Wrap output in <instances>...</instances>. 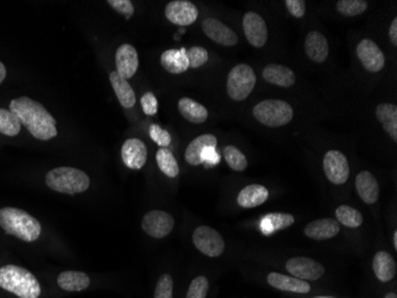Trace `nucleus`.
Returning a JSON list of instances; mask_svg holds the SVG:
<instances>
[{
    "label": "nucleus",
    "instance_id": "nucleus-9",
    "mask_svg": "<svg viewBox=\"0 0 397 298\" xmlns=\"http://www.w3.org/2000/svg\"><path fill=\"white\" fill-rule=\"evenodd\" d=\"M175 220L171 214L162 210L146 212L142 220V228L154 239L166 238L174 230Z\"/></svg>",
    "mask_w": 397,
    "mask_h": 298
},
{
    "label": "nucleus",
    "instance_id": "nucleus-34",
    "mask_svg": "<svg viewBox=\"0 0 397 298\" xmlns=\"http://www.w3.org/2000/svg\"><path fill=\"white\" fill-rule=\"evenodd\" d=\"M224 158L231 169L237 172H243L248 167V159L242 151L235 146H227L224 149Z\"/></svg>",
    "mask_w": 397,
    "mask_h": 298
},
{
    "label": "nucleus",
    "instance_id": "nucleus-25",
    "mask_svg": "<svg viewBox=\"0 0 397 298\" xmlns=\"http://www.w3.org/2000/svg\"><path fill=\"white\" fill-rule=\"evenodd\" d=\"M265 82L280 87H291L295 84V73L286 66L271 64L263 69Z\"/></svg>",
    "mask_w": 397,
    "mask_h": 298
},
{
    "label": "nucleus",
    "instance_id": "nucleus-24",
    "mask_svg": "<svg viewBox=\"0 0 397 298\" xmlns=\"http://www.w3.org/2000/svg\"><path fill=\"white\" fill-rule=\"evenodd\" d=\"M57 286L64 291L80 292L90 288V278L80 271H64L57 277Z\"/></svg>",
    "mask_w": 397,
    "mask_h": 298
},
{
    "label": "nucleus",
    "instance_id": "nucleus-33",
    "mask_svg": "<svg viewBox=\"0 0 397 298\" xmlns=\"http://www.w3.org/2000/svg\"><path fill=\"white\" fill-rule=\"evenodd\" d=\"M21 129V124L18 117L6 109H0V133L6 136H17Z\"/></svg>",
    "mask_w": 397,
    "mask_h": 298
},
{
    "label": "nucleus",
    "instance_id": "nucleus-15",
    "mask_svg": "<svg viewBox=\"0 0 397 298\" xmlns=\"http://www.w3.org/2000/svg\"><path fill=\"white\" fill-rule=\"evenodd\" d=\"M202 30L209 39L222 46L232 47L238 44V36L235 31L215 18L209 17L204 19Z\"/></svg>",
    "mask_w": 397,
    "mask_h": 298
},
{
    "label": "nucleus",
    "instance_id": "nucleus-27",
    "mask_svg": "<svg viewBox=\"0 0 397 298\" xmlns=\"http://www.w3.org/2000/svg\"><path fill=\"white\" fill-rule=\"evenodd\" d=\"M110 82H111L117 98L119 100L120 105L125 109L133 108V105L136 104V95L128 80L122 78L119 74L113 71L110 74Z\"/></svg>",
    "mask_w": 397,
    "mask_h": 298
},
{
    "label": "nucleus",
    "instance_id": "nucleus-10",
    "mask_svg": "<svg viewBox=\"0 0 397 298\" xmlns=\"http://www.w3.org/2000/svg\"><path fill=\"white\" fill-rule=\"evenodd\" d=\"M286 268L293 277L302 281H318L325 273L324 265L304 257H296L288 260Z\"/></svg>",
    "mask_w": 397,
    "mask_h": 298
},
{
    "label": "nucleus",
    "instance_id": "nucleus-3",
    "mask_svg": "<svg viewBox=\"0 0 397 298\" xmlns=\"http://www.w3.org/2000/svg\"><path fill=\"white\" fill-rule=\"evenodd\" d=\"M0 288L19 298H39L42 292L39 279L17 265L0 268Z\"/></svg>",
    "mask_w": 397,
    "mask_h": 298
},
{
    "label": "nucleus",
    "instance_id": "nucleus-42",
    "mask_svg": "<svg viewBox=\"0 0 397 298\" xmlns=\"http://www.w3.org/2000/svg\"><path fill=\"white\" fill-rule=\"evenodd\" d=\"M284 4L291 16H294L295 18H301L304 16L306 3L303 0H286Z\"/></svg>",
    "mask_w": 397,
    "mask_h": 298
},
{
    "label": "nucleus",
    "instance_id": "nucleus-4",
    "mask_svg": "<svg viewBox=\"0 0 397 298\" xmlns=\"http://www.w3.org/2000/svg\"><path fill=\"white\" fill-rule=\"evenodd\" d=\"M46 183L49 189L66 195L81 194L88 190L90 185V177L84 171L68 166L49 171L46 176Z\"/></svg>",
    "mask_w": 397,
    "mask_h": 298
},
{
    "label": "nucleus",
    "instance_id": "nucleus-32",
    "mask_svg": "<svg viewBox=\"0 0 397 298\" xmlns=\"http://www.w3.org/2000/svg\"><path fill=\"white\" fill-rule=\"evenodd\" d=\"M336 216L339 225H345L347 228H358L363 223L362 214L350 205H340L336 210Z\"/></svg>",
    "mask_w": 397,
    "mask_h": 298
},
{
    "label": "nucleus",
    "instance_id": "nucleus-8",
    "mask_svg": "<svg viewBox=\"0 0 397 298\" xmlns=\"http://www.w3.org/2000/svg\"><path fill=\"white\" fill-rule=\"evenodd\" d=\"M324 171L329 182L334 185H342L350 177V165L342 151H329L324 156Z\"/></svg>",
    "mask_w": 397,
    "mask_h": 298
},
{
    "label": "nucleus",
    "instance_id": "nucleus-5",
    "mask_svg": "<svg viewBox=\"0 0 397 298\" xmlns=\"http://www.w3.org/2000/svg\"><path fill=\"white\" fill-rule=\"evenodd\" d=\"M257 121L271 128L286 126L294 117V110L284 100H267L253 108Z\"/></svg>",
    "mask_w": 397,
    "mask_h": 298
},
{
    "label": "nucleus",
    "instance_id": "nucleus-29",
    "mask_svg": "<svg viewBox=\"0 0 397 298\" xmlns=\"http://www.w3.org/2000/svg\"><path fill=\"white\" fill-rule=\"evenodd\" d=\"M377 120L383 126L389 136L397 141V106L394 104H380L376 109Z\"/></svg>",
    "mask_w": 397,
    "mask_h": 298
},
{
    "label": "nucleus",
    "instance_id": "nucleus-35",
    "mask_svg": "<svg viewBox=\"0 0 397 298\" xmlns=\"http://www.w3.org/2000/svg\"><path fill=\"white\" fill-rule=\"evenodd\" d=\"M337 10L345 17H355L367 11V3L364 0H340L337 3Z\"/></svg>",
    "mask_w": 397,
    "mask_h": 298
},
{
    "label": "nucleus",
    "instance_id": "nucleus-45",
    "mask_svg": "<svg viewBox=\"0 0 397 298\" xmlns=\"http://www.w3.org/2000/svg\"><path fill=\"white\" fill-rule=\"evenodd\" d=\"M5 77H6V68H5L4 64L0 62V84L4 82Z\"/></svg>",
    "mask_w": 397,
    "mask_h": 298
},
{
    "label": "nucleus",
    "instance_id": "nucleus-40",
    "mask_svg": "<svg viewBox=\"0 0 397 298\" xmlns=\"http://www.w3.org/2000/svg\"><path fill=\"white\" fill-rule=\"evenodd\" d=\"M141 104L143 111L148 116H154L157 113L158 102L153 92L144 93L143 97H142Z\"/></svg>",
    "mask_w": 397,
    "mask_h": 298
},
{
    "label": "nucleus",
    "instance_id": "nucleus-36",
    "mask_svg": "<svg viewBox=\"0 0 397 298\" xmlns=\"http://www.w3.org/2000/svg\"><path fill=\"white\" fill-rule=\"evenodd\" d=\"M209 281L205 276H199L193 279L186 298H206L209 294Z\"/></svg>",
    "mask_w": 397,
    "mask_h": 298
},
{
    "label": "nucleus",
    "instance_id": "nucleus-23",
    "mask_svg": "<svg viewBox=\"0 0 397 298\" xmlns=\"http://www.w3.org/2000/svg\"><path fill=\"white\" fill-rule=\"evenodd\" d=\"M187 49H169L161 55V65L168 73H184L189 68L188 59L186 55Z\"/></svg>",
    "mask_w": 397,
    "mask_h": 298
},
{
    "label": "nucleus",
    "instance_id": "nucleus-20",
    "mask_svg": "<svg viewBox=\"0 0 397 298\" xmlns=\"http://www.w3.org/2000/svg\"><path fill=\"white\" fill-rule=\"evenodd\" d=\"M304 52L309 60L322 64L329 57V42L319 31H312L307 35L304 42Z\"/></svg>",
    "mask_w": 397,
    "mask_h": 298
},
{
    "label": "nucleus",
    "instance_id": "nucleus-18",
    "mask_svg": "<svg viewBox=\"0 0 397 298\" xmlns=\"http://www.w3.org/2000/svg\"><path fill=\"white\" fill-rule=\"evenodd\" d=\"M304 235L307 238L313 240H329L337 236L340 233V225L337 220L333 218H320V220L313 221L308 223L303 230Z\"/></svg>",
    "mask_w": 397,
    "mask_h": 298
},
{
    "label": "nucleus",
    "instance_id": "nucleus-11",
    "mask_svg": "<svg viewBox=\"0 0 397 298\" xmlns=\"http://www.w3.org/2000/svg\"><path fill=\"white\" fill-rule=\"evenodd\" d=\"M166 17L175 26H191L199 16L197 6L187 0H174L166 6Z\"/></svg>",
    "mask_w": 397,
    "mask_h": 298
},
{
    "label": "nucleus",
    "instance_id": "nucleus-38",
    "mask_svg": "<svg viewBox=\"0 0 397 298\" xmlns=\"http://www.w3.org/2000/svg\"><path fill=\"white\" fill-rule=\"evenodd\" d=\"M186 55L188 59L191 68H199L201 66L205 65L209 57V52L206 50L205 48L197 47V46L189 48L188 50H186Z\"/></svg>",
    "mask_w": 397,
    "mask_h": 298
},
{
    "label": "nucleus",
    "instance_id": "nucleus-17",
    "mask_svg": "<svg viewBox=\"0 0 397 298\" xmlns=\"http://www.w3.org/2000/svg\"><path fill=\"white\" fill-rule=\"evenodd\" d=\"M267 281L273 289L281 291H289L295 294H308L312 286L307 281H302L295 277L286 276L282 273L270 272L267 277Z\"/></svg>",
    "mask_w": 397,
    "mask_h": 298
},
{
    "label": "nucleus",
    "instance_id": "nucleus-13",
    "mask_svg": "<svg viewBox=\"0 0 397 298\" xmlns=\"http://www.w3.org/2000/svg\"><path fill=\"white\" fill-rule=\"evenodd\" d=\"M243 28L249 44L256 48H262L268 39V28L264 19L256 12L245 13Z\"/></svg>",
    "mask_w": 397,
    "mask_h": 298
},
{
    "label": "nucleus",
    "instance_id": "nucleus-44",
    "mask_svg": "<svg viewBox=\"0 0 397 298\" xmlns=\"http://www.w3.org/2000/svg\"><path fill=\"white\" fill-rule=\"evenodd\" d=\"M389 37L394 46H397V18H394L389 29Z\"/></svg>",
    "mask_w": 397,
    "mask_h": 298
},
{
    "label": "nucleus",
    "instance_id": "nucleus-43",
    "mask_svg": "<svg viewBox=\"0 0 397 298\" xmlns=\"http://www.w3.org/2000/svg\"><path fill=\"white\" fill-rule=\"evenodd\" d=\"M220 161V156L215 151V147H207L201 153V164L217 165Z\"/></svg>",
    "mask_w": 397,
    "mask_h": 298
},
{
    "label": "nucleus",
    "instance_id": "nucleus-37",
    "mask_svg": "<svg viewBox=\"0 0 397 298\" xmlns=\"http://www.w3.org/2000/svg\"><path fill=\"white\" fill-rule=\"evenodd\" d=\"M174 281L171 274L164 273L158 278L157 284L155 288L154 298H173Z\"/></svg>",
    "mask_w": 397,
    "mask_h": 298
},
{
    "label": "nucleus",
    "instance_id": "nucleus-16",
    "mask_svg": "<svg viewBox=\"0 0 397 298\" xmlns=\"http://www.w3.org/2000/svg\"><path fill=\"white\" fill-rule=\"evenodd\" d=\"M122 158L128 169H141L148 159V149L139 138H128L122 147Z\"/></svg>",
    "mask_w": 397,
    "mask_h": 298
},
{
    "label": "nucleus",
    "instance_id": "nucleus-31",
    "mask_svg": "<svg viewBox=\"0 0 397 298\" xmlns=\"http://www.w3.org/2000/svg\"><path fill=\"white\" fill-rule=\"evenodd\" d=\"M156 161L158 167L167 177L175 178L179 176V164L176 161L175 156H173L168 148H159L156 153Z\"/></svg>",
    "mask_w": 397,
    "mask_h": 298
},
{
    "label": "nucleus",
    "instance_id": "nucleus-46",
    "mask_svg": "<svg viewBox=\"0 0 397 298\" xmlns=\"http://www.w3.org/2000/svg\"><path fill=\"white\" fill-rule=\"evenodd\" d=\"M394 247H395V250H397V232L394 233Z\"/></svg>",
    "mask_w": 397,
    "mask_h": 298
},
{
    "label": "nucleus",
    "instance_id": "nucleus-30",
    "mask_svg": "<svg viewBox=\"0 0 397 298\" xmlns=\"http://www.w3.org/2000/svg\"><path fill=\"white\" fill-rule=\"evenodd\" d=\"M295 222V217L291 214L284 212H273L263 217L261 223V230L265 235L273 234L278 230H287Z\"/></svg>",
    "mask_w": 397,
    "mask_h": 298
},
{
    "label": "nucleus",
    "instance_id": "nucleus-6",
    "mask_svg": "<svg viewBox=\"0 0 397 298\" xmlns=\"http://www.w3.org/2000/svg\"><path fill=\"white\" fill-rule=\"evenodd\" d=\"M255 71L246 64H240L231 69L227 77V95L235 102L246 100L256 85Z\"/></svg>",
    "mask_w": 397,
    "mask_h": 298
},
{
    "label": "nucleus",
    "instance_id": "nucleus-1",
    "mask_svg": "<svg viewBox=\"0 0 397 298\" xmlns=\"http://www.w3.org/2000/svg\"><path fill=\"white\" fill-rule=\"evenodd\" d=\"M10 110L35 138L48 141L57 135L55 118L39 102L29 97H19L10 103Z\"/></svg>",
    "mask_w": 397,
    "mask_h": 298
},
{
    "label": "nucleus",
    "instance_id": "nucleus-19",
    "mask_svg": "<svg viewBox=\"0 0 397 298\" xmlns=\"http://www.w3.org/2000/svg\"><path fill=\"white\" fill-rule=\"evenodd\" d=\"M356 190L364 203L375 204L380 198V185L371 172L362 171L356 177Z\"/></svg>",
    "mask_w": 397,
    "mask_h": 298
},
{
    "label": "nucleus",
    "instance_id": "nucleus-7",
    "mask_svg": "<svg viewBox=\"0 0 397 298\" xmlns=\"http://www.w3.org/2000/svg\"><path fill=\"white\" fill-rule=\"evenodd\" d=\"M193 242L202 254L207 255L209 258H217L225 251V241L220 233L217 230L200 225L193 233Z\"/></svg>",
    "mask_w": 397,
    "mask_h": 298
},
{
    "label": "nucleus",
    "instance_id": "nucleus-14",
    "mask_svg": "<svg viewBox=\"0 0 397 298\" xmlns=\"http://www.w3.org/2000/svg\"><path fill=\"white\" fill-rule=\"evenodd\" d=\"M139 65L138 60V53L136 48L131 44H122L117 52H115V66H117V73L119 74L122 78L125 80L133 78L136 74L137 69Z\"/></svg>",
    "mask_w": 397,
    "mask_h": 298
},
{
    "label": "nucleus",
    "instance_id": "nucleus-26",
    "mask_svg": "<svg viewBox=\"0 0 397 298\" xmlns=\"http://www.w3.org/2000/svg\"><path fill=\"white\" fill-rule=\"evenodd\" d=\"M218 140L212 134L201 135L189 143L184 153V159L192 166L201 164V153L207 147H217Z\"/></svg>",
    "mask_w": 397,
    "mask_h": 298
},
{
    "label": "nucleus",
    "instance_id": "nucleus-41",
    "mask_svg": "<svg viewBox=\"0 0 397 298\" xmlns=\"http://www.w3.org/2000/svg\"><path fill=\"white\" fill-rule=\"evenodd\" d=\"M107 4L111 5L115 11L124 15L128 19L135 13V8L130 0H108Z\"/></svg>",
    "mask_w": 397,
    "mask_h": 298
},
{
    "label": "nucleus",
    "instance_id": "nucleus-39",
    "mask_svg": "<svg viewBox=\"0 0 397 298\" xmlns=\"http://www.w3.org/2000/svg\"><path fill=\"white\" fill-rule=\"evenodd\" d=\"M149 134L150 138H153L161 148H167L171 143V134L157 124L150 126Z\"/></svg>",
    "mask_w": 397,
    "mask_h": 298
},
{
    "label": "nucleus",
    "instance_id": "nucleus-22",
    "mask_svg": "<svg viewBox=\"0 0 397 298\" xmlns=\"http://www.w3.org/2000/svg\"><path fill=\"white\" fill-rule=\"evenodd\" d=\"M372 268H374V272L377 279L382 283L393 281L394 277L396 276V261L388 252H377L374 257Z\"/></svg>",
    "mask_w": 397,
    "mask_h": 298
},
{
    "label": "nucleus",
    "instance_id": "nucleus-48",
    "mask_svg": "<svg viewBox=\"0 0 397 298\" xmlns=\"http://www.w3.org/2000/svg\"><path fill=\"white\" fill-rule=\"evenodd\" d=\"M312 298H336V297H333V296H316V297H312Z\"/></svg>",
    "mask_w": 397,
    "mask_h": 298
},
{
    "label": "nucleus",
    "instance_id": "nucleus-21",
    "mask_svg": "<svg viewBox=\"0 0 397 298\" xmlns=\"http://www.w3.org/2000/svg\"><path fill=\"white\" fill-rule=\"evenodd\" d=\"M268 198H269V191L265 186L251 184L242 189L237 197V203L245 209H252L264 204Z\"/></svg>",
    "mask_w": 397,
    "mask_h": 298
},
{
    "label": "nucleus",
    "instance_id": "nucleus-12",
    "mask_svg": "<svg viewBox=\"0 0 397 298\" xmlns=\"http://www.w3.org/2000/svg\"><path fill=\"white\" fill-rule=\"evenodd\" d=\"M357 57L364 68L371 73H377L385 67V54L371 39H362L359 42L357 46Z\"/></svg>",
    "mask_w": 397,
    "mask_h": 298
},
{
    "label": "nucleus",
    "instance_id": "nucleus-2",
    "mask_svg": "<svg viewBox=\"0 0 397 298\" xmlns=\"http://www.w3.org/2000/svg\"><path fill=\"white\" fill-rule=\"evenodd\" d=\"M0 227L5 233L26 242L36 241L42 233V227L39 221L17 207L0 209Z\"/></svg>",
    "mask_w": 397,
    "mask_h": 298
},
{
    "label": "nucleus",
    "instance_id": "nucleus-28",
    "mask_svg": "<svg viewBox=\"0 0 397 298\" xmlns=\"http://www.w3.org/2000/svg\"><path fill=\"white\" fill-rule=\"evenodd\" d=\"M179 111L187 121L201 124L209 118L207 109L191 98H181L179 100Z\"/></svg>",
    "mask_w": 397,
    "mask_h": 298
},
{
    "label": "nucleus",
    "instance_id": "nucleus-47",
    "mask_svg": "<svg viewBox=\"0 0 397 298\" xmlns=\"http://www.w3.org/2000/svg\"><path fill=\"white\" fill-rule=\"evenodd\" d=\"M385 298H397V295L395 292H389V294L385 295Z\"/></svg>",
    "mask_w": 397,
    "mask_h": 298
}]
</instances>
